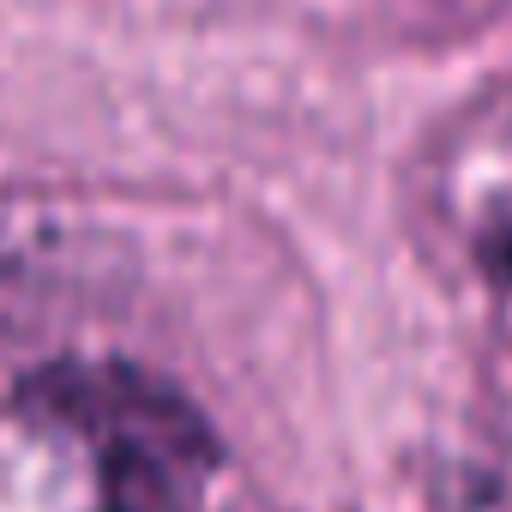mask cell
Segmentation results:
<instances>
[{"instance_id":"6da1fadb","label":"cell","mask_w":512,"mask_h":512,"mask_svg":"<svg viewBox=\"0 0 512 512\" xmlns=\"http://www.w3.org/2000/svg\"><path fill=\"white\" fill-rule=\"evenodd\" d=\"M482 260H488V272H494L500 284H512V223H500V229L482 241Z\"/></svg>"}]
</instances>
